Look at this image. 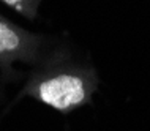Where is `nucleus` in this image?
Instances as JSON below:
<instances>
[{
    "instance_id": "f257e3e1",
    "label": "nucleus",
    "mask_w": 150,
    "mask_h": 131,
    "mask_svg": "<svg viewBox=\"0 0 150 131\" xmlns=\"http://www.w3.org/2000/svg\"><path fill=\"white\" fill-rule=\"evenodd\" d=\"M100 87V76L90 63L59 59L41 67L29 79L25 95L59 110L71 112L92 103Z\"/></svg>"
},
{
    "instance_id": "7ed1b4c3",
    "label": "nucleus",
    "mask_w": 150,
    "mask_h": 131,
    "mask_svg": "<svg viewBox=\"0 0 150 131\" xmlns=\"http://www.w3.org/2000/svg\"><path fill=\"white\" fill-rule=\"evenodd\" d=\"M0 2H3L6 6L13 8L16 13L32 21L38 14V6L41 0H0Z\"/></svg>"
},
{
    "instance_id": "f03ea898",
    "label": "nucleus",
    "mask_w": 150,
    "mask_h": 131,
    "mask_svg": "<svg viewBox=\"0 0 150 131\" xmlns=\"http://www.w3.org/2000/svg\"><path fill=\"white\" fill-rule=\"evenodd\" d=\"M43 46V36L16 25L14 22L0 14V67L2 69H8L14 62H40Z\"/></svg>"
}]
</instances>
